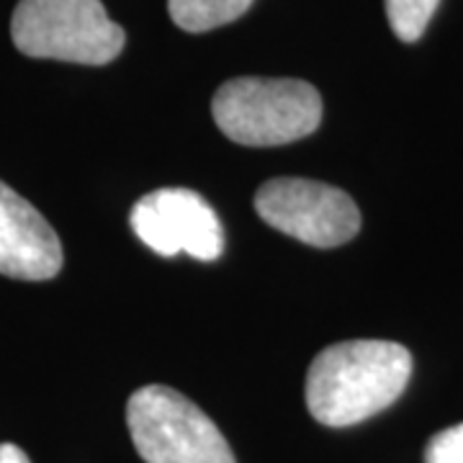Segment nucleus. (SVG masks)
Masks as SVG:
<instances>
[{
	"instance_id": "1a4fd4ad",
	"label": "nucleus",
	"mask_w": 463,
	"mask_h": 463,
	"mask_svg": "<svg viewBox=\"0 0 463 463\" xmlns=\"http://www.w3.org/2000/svg\"><path fill=\"white\" fill-rule=\"evenodd\" d=\"M383 3H386L392 32L402 42H417L428 29L440 0H383Z\"/></svg>"
},
{
	"instance_id": "20e7f679",
	"label": "nucleus",
	"mask_w": 463,
	"mask_h": 463,
	"mask_svg": "<svg viewBox=\"0 0 463 463\" xmlns=\"http://www.w3.org/2000/svg\"><path fill=\"white\" fill-rule=\"evenodd\" d=\"M127 425L147 463H237L212 417L170 386H142L127 404Z\"/></svg>"
},
{
	"instance_id": "7ed1b4c3",
	"label": "nucleus",
	"mask_w": 463,
	"mask_h": 463,
	"mask_svg": "<svg viewBox=\"0 0 463 463\" xmlns=\"http://www.w3.org/2000/svg\"><path fill=\"white\" fill-rule=\"evenodd\" d=\"M11 36L26 57L78 65H109L127 42L100 0H21Z\"/></svg>"
},
{
	"instance_id": "6e6552de",
	"label": "nucleus",
	"mask_w": 463,
	"mask_h": 463,
	"mask_svg": "<svg viewBox=\"0 0 463 463\" xmlns=\"http://www.w3.org/2000/svg\"><path fill=\"white\" fill-rule=\"evenodd\" d=\"M252 0H167L173 24L191 33H203L248 14Z\"/></svg>"
},
{
	"instance_id": "f03ea898",
	"label": "nucleus",
	"mask_w": 463,
	"mask_h": 463,
	"mask_svg": "<svg viewBox=\"0 0 463 463\" xmlns=\"http://www.w3.org/2000/svg\"><path fill=\"white\" fill-rule=\"evenodd\" d=\"M212 114L232 142L276 147L315 132L322 99L315 85L294 78H234L214 93Z\"/></svg>"
},
{
	"instance_id": "f257e3e1",
	"label": "nucleus",
	"mask_w": 463,
	"mask_h": 463,
	"mask_svg": "<svg viewBox=\"0 0 463 463\" xmlns=\"http://www.w3.org/2000/svg\"><path fill=\"white\" fill-rule=\"evenodd\" d=\"M412 376V355L389 340L325 347L307 373V407L327 428H350L392 407Z\"/></svg>"
},
{
	"instance_id": "9d476101",
	"label": "nucleus",
	"mask_w": 463,
	"mask_h": 463,
	"mask_svg": "<svg viewBox=\"0 0 463 463\" xmlns=\"http://www.w3.org/2000/svg\"><path fill=\"white\" fill-rule=\"evenodd\" d=\"M425 463H463V422L432 435L425 448Z\"/></svg>"
},
{
	"instance_id": "39448f33",
	"label": "nucleus",
	"mask_w": 463,
	"mask_h": 463,
	"mask_svg": "<svg viewBox=\"0 0 463 463\" xmlns=\"http://www.w3.org/2000/svg\"><path fill=\"white\" fill-rule=\"evenodd\" d=\"M255 212L273 230L312 248H337L361 230V212L345 191L307 178H273L255 194Z\"/></svg>"
},
{
	"instance_id": "0eeeda50",
	"label": "nucleus",
	"mask_w": 463,
	"mask_h": 463,
	"mask_svg": "<svg viewBox=\"0 0 463 463\" xmlns=\"http://www.w3.org/2000/svg\"><path fill=\"white\" fill-rule=\"evenodd\" d=\"M62 268V242L24 196L0 181V273L18 281H50Z\"/></svg>"
},
{
	"instance_id": "9b49d317",
	"label": "nucleus",
	"mask_w": 463,
	"mask_h": 463,
	"mask_svg": "<svg viewBox=\"0 0 463 463\" xmlns=\"http://www.w3.org/2000/svg\"><path fill=\"white\" fill-rule=\"evenodd\" d=\"M0 463H32L29 456L14 443H0Z\"/></svg>"
},
{
	"instance_id": "423d86ee",
	"label": "nucleus",
	"mask_w": 463,
	"mask_h": 463,
	"mask_svg": "<svg viewBox=\"0 0 463 463\" xmlns=\"http://www.w3.org/2000/svg\"><path fill=\"white\" fill-rule=\"evenodd\" d=\"M134 234L157 255L188 252L196 260H216L224 250V232L206 199L188 188H160L132 209Z\"/></svg>"
}]
</instances>
